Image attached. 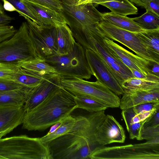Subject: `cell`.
<instances>
[{
	"mask_svg": "<svg viewBox=\"0 0 159 159\" xmlns=\"http://www.w3.org/2000/svg\"><path fill=\"white\" fill-rule=\"evenodd\" d=\"M77 108L73 95L61 87L35 107L25 112L22 128L29 131L45 130Z\"/></svg>",
	"mask_w": 159,
	"mask_h": 159,
	"instance_id": "obj_1",
	"label": "cell"
},
{
	"mask_svg": "<svg viewBox=\"0 0 159 159\" xmlns=\"http://www.w3.org/2000/svg\"><path fill=\"white\" fill-rule=\"evenodd\" d=\"M45 145L52 159H89L96 147L91 136L89 120L82 116L71 131Z\"/></svg>",
	"mask_w": 159,
	"mask_h": 159,
	"instance_id": "obj_2",
	"label": "cell"
},
{
	"mask_svg": "<svg viewBox=\"0 0 159 159\" xmlns=\"http://www.w3.org/2000/svg\"><path fill=\"white\" fill-rule=\"evenodd\" d=\"M0 159H52L39 138L25 135L0 139Z\"/></svg>",
	"mask_w": 159,
	"mask_h": 159,
	"instance_id": "obj_3",
	"label": "cell"
},
{
	"mask_svg": "<svg viewBox=\"0 0 159 159\" xmlns=\"http://www.w3.org/2000/svg\"><path fill=\"white\" fill-rule=\"evenodd\" d=\"M61 1V13L74 38L79 43L88 28L103 20L102 13L92 3L77 5V2L74 0Z\"/></svg>",
	"mask_w": 159,
	"mask_h": 159,
	"instance_id": "obj_4",
	"label": "cell"
},
{
	"mask_svg": "<svg viewBox=\"0 0 159 159\" xmlns=\"http://www.w3.org/2000/svg\"><path fill=\"white\" fill-rule=\"evenodd\" d=\"M91 159H159V138L140 143L95 148Z\"/></svg>",
	"mask_w": 159,
	"mask_h": 159,
	"instance_id": "obj_5",
	"label": "cell"
},
{
	"mask_svg": "<svg viewBox=\"0 0 159 159\" xmlns=\"http://www.w3.org/2000/svg\"><path fill=\"white\" fill-rule=\"evenodd\" d=\"M84 48L93 50L100 57L120 85L125 80L134 77L129 68L106 44L97 24L90 26L85 33Z\"/></svg>",
	"mask_w": 159,
	"mask_h": 159,
	"instance_id": "obj_6",
	"label": "cell"
},
{
	"mask_svg": "<svg viewBox=\"0 0 159 159\" xmlns=\"http://www.w3.org/2000/svg\"><path fill=\"white\" fill-rule=\"evenodd\" d=\"M44 59L54 68L62 78L88 80L93 75L87 60L85 49L77 42L72 51L67 54L55 55Z\"/></svg>",
	"mask_w": 159,
	"mask_h": 159,
	"instance_id": "obj_7",
	"label": "cell"
},
{
	"mask_svg": "<svg viewBox=\"0 0 159 159\" xmlns=\"http://www.w3.org/2000/svg\"><path fill=\"white\" fill-rule=\"evenodd\" d=\"M36 58L27 21L21 23L11 37L0 43V62L18 63Z\"/></svg>",
	"mask_w": 159,
	"mask_h": 159,
	"instance_id": "obj_8",
	"label": "cell"
},
{
	"mask_svg": "<svg viewBox=\"0 0 159 159\" xmlns=\"http://www.w3.org/2000/svg\"><path fill=\"white\" fill-rule=\"evenodd\" d=\"M61 83L63 88L74 95L89 96L108 108L119 107L120 99L118 96L98 80L90 82L77 78H61Z\"/></svg>",
	"mask_w": 159,
	"mask_h": 159,
	"instance_id": "obj_9",
	"label": "cell"
},
{
	"mask_svg": "<svg viewBox=\"0 0 159 159\" xmlns=\"http://www.w3.org/2000/svg\"><path fill=\"white\" fill-rule=\"evenodd\" d=\"M29 35L38 58L44 59L57 54L56 27L39 25L26 16Z\"/></svg>",
	"mask_w": 159,
	"mask_h": 159,
	"instance_id": "obj_10",
	"label": "cell"
},
{
	"mask_svg": "<svg viewBox=\"0 0 159 159\" xmlns=\"http://www.w3.org/2000/svg\"><path fill=\"white\" fill-rule=\"evenodd\" d=\"M97 25L105 37L122 43L134 52L137 55L149 61L159 63L153 58L135 33L119 28L103 20Z\"/></svg>",
	"mask_w": 159,
	"mask_h": 159,
	"instance_id": "obj_11",
	"label": "cell"
},
{
	"mask_svg": "<svg viewBox=\"0 0 159 159\" xmlns=\"http://www.w3.org/2000/svg\"><path fill=\"white\" fill-rule=\"evenodd\" d=\"M85 52L93 75L97 80L117 95H123V89L100 57L90 49H85Z\"/></svg>",
	"mask_w": 159,
	"mask_h": 159,
	"instance_id": "obj_12",
	"label": "cell"
},
{
	"mask_svg": "<svg viewBox=\"0 0 159 159\" xmlns=\"http://www.w3.org/2000/svg\"><path fill=\"white\" fill-rule=\"evenodd\" d=\"M93 138L98 147L113 143H124L126 136L123 128L116 119L112 116L107 115L95 130Z\"/></svg>",
	"mask_w": 159,
	"mask_h": 159,
	"instance_id": "obj_13",
	"label": "cell"
},
{
	"mask_svg": "<svg viewBox=\"0 0 159 159\" xmlns=\"http://www.w3.org/2000/svg\"><path fill=\"white\" fill-rule=\"evenodd\" d=\"M61 78L57 74L46 76L41 83L29 92L24 105L26 111L33 109L54 92L61 87Z\"/></svg>",
	"mask_w": 159,
	"mask_h": 159,
	"instance_id": "obj_14",
	"label": "cell"
},
{
	"mask_svg": "<svg viewBox=\"0 0 159 159\" xmlns=\"http://www.w3.org/2000/svg\"><path fill=\"white\" fill-rule=\"evenodd\" d=\"M102 35L104 42L111 52L129 69H134L146 76L152 74L151 72L150 69L152 63L154 62L149 61L134 54L113 40Z\"/></svg>",
	"mask_w": 159,
	"mask_h": 159,
	"instance_id": "obj_15",
	"label": "cell"
},
{
	"mask_svg": "<svg viewBox=\"0 0 159 159\" xmlns=\"http://www.w3.org/2000/svg\"><path fill=\"white\" fill-rule=\"evenodd\" d=\"M24 105L0 107V139L22 124Z\"/></svg>",
	"mask_w": 159,
	"mask_h": 159,
	"instance_id": "obj_16",
	"label": "cell"
},
{
	"mask_svg": "<svg viewBox=\"0 0 159 159\" xmlns=\"http://www.w3.org/2000/svg\"><path fill=\"white\" fill-rule=\"evenodd\" d=\"M159 102V89L139 90L124 93L119 107L123 110L145 102Z\"/></svg>",
	"mask_w": 159,
	"mask_h": 159,
	"instance_id": "obj_17",
	"label": "cell"
},
{
	"mask_svg": "<svg viewBox=\"0 0 159 159\" xmlns=\"http://www.w3.org/2000/svg\"><path fill=\"white\" fill-rule=\"evenodd\" d=\"M22 1L40 22L42 25H52L56 26L61 24H66L61 13L26 0Z\"/></svg>",
	"mask_w": 159,
	"mask_h": 159,
	"instance_id": "obj_18",
	"label": "cell"
},
{
	"mask_svg": "<svg viewBox=\"0 0 159 159\" xmlns=\"http://www.w3.org/2000/svg\"><path fill=\"white\" fill-rule=\"evenodd\" d=\"M121 86L124 93L159 89V76L152 74L146 79L131 78L124 81Z\"/></svg>",
	"mask_w": 159,
	"mask_h": 159,
	"instance_id": "obj_19",
	"label": "cell"
},
{
	"mask_svg": "<svg viewBox=\"0 0 159 159\" xmlns=\"http://www.w3.org/2000/svg\"><path fill=\"white\" fill-rule=\"evenodd\" d=\"M57 44V54H67L73 50L76 41L67 24H61L56 26Z\"/></svg>",
	"mask_w": 159,
	"mask_h": 159,
	"instance_id": "obj_20",
	"label": "cell"
},
{
	"mask_svg": "<svg viewBox=\"0 0 159 159\" xmlns=\"http://www.w3.org/2000/svg\"><path fill=\"white\" fill-rule=\"evenodd\" d=\"M103 20L119 28L133 32L138 33L146 30L134 21L131 18L112 12L102 13Z\"/></svg>",
	"mask_w": 159,
	"mask_h": 159,
	"instance_id": "obj_21",
	"label": "cell"
},
{
	"mask_svg": "<svg viewBox=\"0 0 159 159\" xmlns=\"http://www.w3.org/2000/svg\"><path fill=\"white\" fill-rule=\"evenodd\" d=\"M156 62L159 63V29L135 33Z\"/></svg>",
	"mask_w": 159,
	"mask_h": 159,
	"instance_id": "obj_22",
	"label": "cell"
},
{
	"mask_svg": "<svg viewBox=\"0 0 159 159\" xmlns=\"http://www.w3.org/2000/svg\"><path fill=\"white\" fill-rule=\"evenodd\" d=\"M18 65L23 68L43 77L57 74L54 68L47 63L44 59L36 58L19 62Z\"/></svg>",
	"mask_w": 159,
	"mask_h": 159,
	"instance_id": "obj_23",
	"label": "cell"
},
{
	"mask_svg": "<svg viewBox=\"0 0 159 159\" xmlns=\"http://www.w3.org/2000/svg\"><path fill=\"white\" fill-rule=\"evenodd\" d=\"M31 88L27 87L0 92V107L24 105L27 96Z\"/></svg>",
	"mask_w": 159,
	"mask_h": 159,
	"instance_id": "obj_24",
	"label": "cell"
},
{
	"mask_svg": "<svg viewBox=\"0 0 159 159\" xmlns=\"http://www.w3.org/2000/svg\"><path fill=\"white\" fill-rule=\"evenodd\" d=\"M81 116L68 115L62 120L61 125L54 132L40 138V141L45 145L54 139L69 132L77 125Z\"/></svg>",
	"mask_w": 159,
	"mask_h": 159,
	"instance_id": "obj_25",
	"label": "cell"
},
{
	"mask_svg": "<svg viewBox=\"0 0 159 159\" xmlns=\"http://www.w3.org/2000/svg\"><path fill=\"white\" fill-rule=\"evenodd\" d=\"M46 76H41L20 67L16 73L13 81L25 87L33 88L39 84Z\"/></svg>",
	"mask_w": 159,
	"mask_h": 159,
	"instance_id": "obj_26",
	"label": "cell"
},
{
	"mask_svg": "<svg viewBox=\"0 0 159 159\" xmlns=\"http://www.w3.org/2000/svg\"><path fill=\"white\" fill-rule=\"evenodd\" d=\"M99 5L108 8L112 13L122 16L137 14L138 12V9L129 0L111 1Z\"/></svg>",
	"mask_w": 159,
	"mask_h": 159,
	"instance_id": "obj_27",
	"label": "cell"
},
{
	"mask_svg": "<svg viewBox=\"0 0 159 159\" xmlns=\"http://www.w3.org/2000/svg\"><path fill=\"white\" fill-rule=\"evenodd\" d=\"M77 108H81L90 112L105 111L108 107L94 98L86 95H74Z\"/></svg>",
	"mask_w": 159,
	"mask_h": 159,
	"instance_id": "obj_28",
	"label": "cell"
},
{
	"mask_svg": "<svg viewBox=\"0 0 159 159\" xmlns=\"http://www.w3.org/2000/svg\"><path fill=\"white\" fill-rule=\"evenodd\" d=\"M132 19L144 29H159V16L149 10L141 16Z\"/></svg>",
	"mask_w": 159,
	"mask_h": 159,
	"instance_id": "obj_29",
	"label": "cell"
},
{
	"mask_svg": "<svg viewBox=\"0 0 159 159\" xmlns=\"http://www.w3.org/2000/svg\"><path fill=\"white\" fill-rule=\"evenodd\" d=\"M20 67L18 63L0 62V79L13 80Z\"/></svg>",
	"mask_w": 159,
	"mask_h": 159,
	"instance_id": "obj_30",
	"label": "cell"
},
{
	"mask_svg": "<svg viewBox=\"0 0 159 159\" xmlns=\"http://www.w3.org/2000/svg\"><path fill=\"white\" fill-rule=\"evenodd\" d=\"M11 3L17 10L20 16L29 17L39 25H42L40 22L34 16L29 8L23 3L22 0H6Z\"/></svg>",
	"mask_w": 159,
	"mask_h": 159,
	"instance_id": "obj_31",
	"label": "cell"
},
{
	"mask_svg": "<svg viewBox=\"0 0 159 159\" xmlns=\"http://www.w3.org/2000/svg\"><path fill=\"white\" fill-rule=\"evenodd\" d=\"M159 138V125L142 128L141 131V140H149Z\"/></svg>",
	"mask_w": 159,
	"mask_h": 159,
	"instance_id": "obj_32",
	"label": "cell"
},
{
	"mask_svg": "<svg viewBox=\"0 0 159 159\" xmlns=\"http://www.w3.org/2000/svg\"><path fill=\"white\" fill-rule=\"evenodd\" d=\"M26 0L47 7L58 12H61L62 6L61 0Z\"/></svg>",
	"mask_w": 159,
	"mask_h": 159,
	"instance_id": "obj_33",
	"label": "cell"
},
{
	"mask_svg": "<svg viewBox=\"0 0 159 159\" xmlns=\"http://www.w3.org/2000/svg\"><path fill=\"white\" fill-rule=\"evenodd\" d=\"M25 88L27 87L13 80L0 79V92L12 91Z\"/></svg>",
	"mask_w": 159,
	"mask_h": 159,
	"instance_id": "obj_34",
	"label": "cell"
},
{
	"mask_svg": "<svg viewBox=\"0 0 159 159\" xmlns=\"http://www.w3.org/2000/svg\"><path fill=\"white\" fill-rule=\"evenodd\" d=\"M132 107L136 114L145 111L157 110L159 109V102H145Z\"/></svg>",
	"mask_w": 159,
	"mask_h": 159,
	"instance_id": "obj_35",
	"label": "cell"
},
{
	"mask_svg": "<svg viewBox=\"0 0 159 159\" xmlns=\"http://www.w3.org/2000/svg\"><path fill=\"white\" fill-rule=\"evenodd\" d=\"M17 30L9 25H0V43L11 37Z\"/></svg>",
	"mask_w": 159,
	"mask_h": 159,
	"instance_id": "obj_36",
	"label": "cell"
},
{
	"mask_svg": "<svg viewBox=\"0 0 159 159\" xmlns=\"http://www.w3.org/2000/svg\"><path fill=\"white\" fill-rule=\"evenodd\" d=\"M146 10H149L159 16V0H141Z\"/></svg>",
	"mask_w": 159,
	"mask_h": 159,
	"instance_id": "obj_37",
	"label": "cell"
},
{
	"mask_svg": "<svg viewBox=\"0 0 159 159\" xmlns=\"http://www.w3.org/2000/svg\"><path fill=\"white\" fill-rule=\"evenodd\" d=\"M157 125H159V109L145 120L142 128L152 127Z\"/></svg>",
	"mask_w": 159,
	"mask_h": 159,
	"instance_id": "obj_38",
	"label": "cell"
},
{
	"mask_svg": "<svg viewBox=\"0 0 159 159\" xmlns=\"http://www.w3.org/2000/svg\"><path fill=\"white\" fill-rule=\"evenodd\" d=\"M13 19V18L5 14H0V25H9Z\"/></svg>",
	"mask_w": 159,
	"mask_h": 159,
	"instance_id": "obj_39",
	"label": "cell"
},
{
	"mask_svg": "<svg viewBox=\"0 0 159 159\" xmlns=\"http://www.w3.org/2000/svg\"><path fill=\"white\" fill-rule=\"evenodd\" d=\"M131 72L134 77L140 79H146L150 75L152 74H151L148 75L146 76L141 72L136 70L133 69H129Z\"/></svg>",
	"mask_w": 159,
	"mask_h": 159,
	"instance_id": "obj_40",
	"label": "cell"
},
{
	"mask_svg": "<svg viewBox=\"0 0 159 159\" xmlns=\"http://www.w3.org/2000/svg\"><path fill=\"white\" fill-rule=\"evenodd\" d=\"M3 2V7L6 11H17V10L9 2L6 0H2Z\"/></svg>",
	"mask_w": 159,
	"mask_h": 159,
	"instance_id": "obj_41",
	"label": "cell"
},
{
	"mask_svg": "<svg viewBox=\"0 0 159 159\" xmlns=\"http://www.w3.org/2000/svg\"><path fill=\"white\" fill-rule=\"evenodd\" d=\"M150 70L152 73L159 76V63L153 62L152 64Z\"/></svg>",
	"mask_w": 159,
	"mask_h": 159,
	"instance_id": "obj_42",
	"label": "cell"
},
{
	"mask_svg": "<svg viewBox=\"0 0 159 159\" xmlns=\"http://www.w3.org/2000/svg\"><path fill=\"white\" fill-rule=\"evenodd\" d=\"M62 120L52 125L49 131L46 135H48L54 132L61 125Z\"/></svg>",
	"mask_w": 159,
	"mask_h": 159,
	"instance_id": "obj_43",
	"label": "cell"
},
{
	"mask_svg": "<svg viewBox=\"0 0 159 159\" xmlns=\"http://www.w3.org/2000/svg\"><path fill=\"white\" fill-rule=\"evenodd\" d=\"M122 0H89L86 3H92L95 5V6H97V5H99V4L108 2L111 1H120Z\"/></svg>",
	"mask_w": 159,
	"mask_h": 159,
	"instance_id": "obj_44",
	"label": "cell"
},
{
	"mask_svg": "<svg viewBox=\"0 0 159 159\" xmlns=\"http://www.w3.org/2000/svg\"><path fill=\"white\" fill-rule=\"evenodd\" d=\"M132 3H134L138 6L143 7L141 0H129Z\"/></svg>",
	"mask_w": 159,
	"mask_h": 159,
	"instance_id": "obj_45",
	"label": "cell"
},
{
	"mask_svg": "<svg viewBox=\"0 0 159 159\" xmlns=\"http://www.w3.org/2000/svg\"><path fill=\"white\" fill-rule=\"evenodd\" d=\"M3 6L0 2V14L3 15L5 14Z\"/></svg>",
	"mask_w": 159,
	"mask_h": 159,
	"instance_id": "obj_46",
	"label": "cell"
},
{
	"mask_svg": "<svg viewBox=\"0 0 159 159\" xmlns=\"http://www.w3.org/2000/svg\"><path fill=\"white\" fill-rule=\"evenodd\" d=\"M89 0H80L76 3L77 5L85 4Z\"/></svg>",
	"mask_w": 159,
	"mask_h": 159,
	"instance_id": "obj_47",
	"label": "cell"
},
{
	"mask_svg": "<svg viewBox=\"0 0 159 159\" xmlns=\"http://www.w3.org/2000/svg\"><path fill=\"white\" fill-rule=\"evenodd\" d=\"M74 0L76 2H77L80 0Z\"/></svg>",
	"mask_w": 159,
	"mask_h": 159,
	"instance_id": "obj_48",
	"label": "cell"
}]
</instances>
